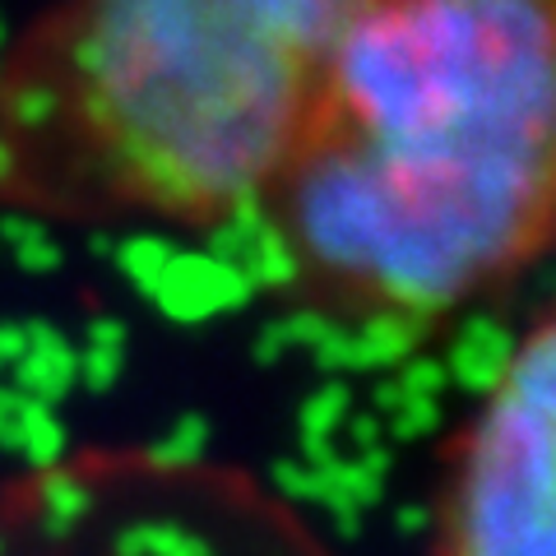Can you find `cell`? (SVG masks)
Segmentation results:
<instances>
[{
	"mask_svg": "<svg viewBox=\"0 0 556 556\" xmlns=\"http://www.w3.org/2000/svg\"><path fill=\"white\" fill-rule=\"evenodd\" d=\"M269 288L427 334L556 251V0H362L255 208Z\"/></svg>",
	"mask_w": 556,
	"mask_h": 556,
	"instance_id": "cell-1",
	"label": "cell"
},
{
	"mask_svg": "<svg viewBox=\"0 0 556 556\" xmlns=\"http://www.w3.org/2000/svg\"><path fill=\"white\" fill-rule=\"evenodd\" d=\"M362 0H56L0 56V204L251 223Z\"/></svg>",
	"mask_w": 556,
	"mask_h": 556,
	"instance_id": "cell-2",
	"label": "cell"
},
{
	"mask_svg": "<svg viewBox=\"0 0 556 556\" xmlns=\"http://www.w3.org/2000/svg\"><path fill=\"white\" fill-rule=\"evenodd\" d=\"M427 556H556V302L450 441Z\"/></svg>",
	"mask_w": 556,
	"mask_h": 556,
	"instance_id": "cell-3",
	"label": "cell"
}]
</instances>
